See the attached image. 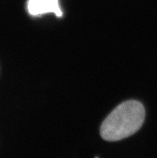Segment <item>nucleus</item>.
Instances as JSON below:
<instances>
[{"instance_id":"nucleus-1","label":"nucleus","mask_w":157,"mask_h":158,"mask_svg":"<svg viewBox=\"0 0 157 158\" xmlns=\"http://www.w3.org/2000/svg\"><path fill=\"white\" fill-rule=\"evenodd\" d=\"M145 110L141 103L128 100L120 104L107 116L100 128V134L107 141L127 138L143 125Z\"/></svg>"},{"instance_id":"nucleus-2","label":"nucleus","mask_w":157,"mask_h":158,"mask_svg":"<svg viewBox=\"0 0 157 158\" xmlns=\"http://www.w3.org/2000/svg\"><path fill=\"white\" fill-rule=\"evenodd\" d=\"M27 10L33 16H39L48 13H53L57 17H62L59 0H28Z\"/></svg>"}]
</instances>
